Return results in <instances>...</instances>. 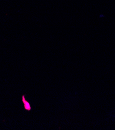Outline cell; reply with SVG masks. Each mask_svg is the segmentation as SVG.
<instances>
[{"instance_id": "obj_1", "label": "cell", "mask_w": 115, "mask_h": 130, "mask_svg": "<svg viewBox=\"0 0 115 130\" xmlns=\"http://www.w3.org/2000/svg\"><path fill=\"white\" fill-rule=\"evenodd\" d=\"M22 102H23V104H24V108H25V109H26V110H30L31 109V106H30V105L29 103L26 100H25L24 95L22 96Z\"/></svg>"}]
</instances>
